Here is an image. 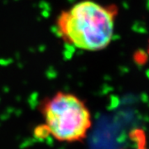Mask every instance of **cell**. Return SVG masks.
Here are the masks:
<instances>
[{"mask_svg":"<svg viewBox=\"0 0 149 149\" xmlns=\"http://www.w3.org/2000/svg\"><path fill=\"white\" fill-rule=\"evenodd\" d=\"M117 6L91 0L77 3L62 11L56 21L57 33L67 45L89 52L106 48L113 40Z\"/></svg>","mask_w":149,"mask_h":149,"instance_id":"cell-1","label":"cell"},{"mask_svg":"<svg viewBox=\"0 0 149 149\" xmlns=\"http://www.w3.org/2000/svg\"><path fill=\"white\" fill-rule=\"evenodd\" d=\"M40 110L50 135L59 142H81L92 125L85 101L72 93L59 91L47 97L41 103Z\"/></svg>","mask_w":149,"mask_h":149,"instance_id":"cell-2","label":"cell"},{"mask_svg":"<svg viewBox=\"0 0 149 149\" xmlns=\"http://www.w3.org/2000/svg\"><path fill=\"white\" fill-rule=\"evenodd\" d=\"M49 135H50V132H49V129H48L46 124L38 125L34 129V136L37 139H45V138L48 137Z\"/></svg>","mask_w":149,"mask_h":149,"instance_id":"cell-3","label":"cell"},{"mask_svg":"<svg viewBox=\"0 0 149 149\" xmlns=\"http://www.w3.org/2000/svg\"><path fill=\"white\" fill-rule=\"evenodd\" d=\"M148 55L149 56V42H148Z\"/></svg>","mask_w":149,"mask_h":149,"instance_id":"cell-4","label":"cell"},{"mask_svg":"<svg viewBox=\"0 0 149 149\" xmlns=\"http://www.w3.org/2000/svg\"><path fill=\"white\" fill-rule=\"evenodd\" d=\"M138 149H147V148H139Z\"/></svg>","mask_w":149,"mask_h":149,"instance_id":"cell-5","label":"cell"}]
</instances>
